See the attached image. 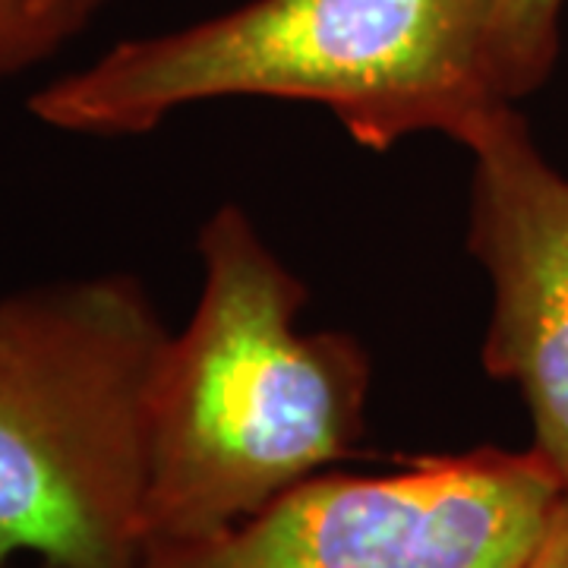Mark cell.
<instances>
[{"label": "cell", "mask_w": 568, "mask_h": 568, "mask_svg": "<svg viewBox=\"0 0 568 568\" xmlns=\"http://www.w3.org/2000/svg\"><path fill=\"white\" fill-rule=\"evenodd\" d=\"M203 291L152 392L145 540L241 525L364 439L369 357L345 332H297L304 282L241 205L200 234Z\"/></svg>", "instance_id": "1"}, {"label": "cell", "mask_w": 568, "mask_h": 568, "mask_svg": "<svg viewBox=\"0 0 568 568\" xmlns=\"http://www.w3.org/2000/svg\"><path fill=\"white\" fill-rule=\"evenodd\" d=\"M496 0H250L222 17L114 44L39 89L29 111L82 136H140L186 104L231 95L328 108L386 152L414 133L458 136L503 102L489 80Z\"/></svg>", "instance_id": "2"}, {"label": "cell", "mask_w": 568, "mask_h": 568, "mask_svg": "<svg viewBox=\"0 0 568 568\" xmlns=\"http://www.w3.org/2000/svg\"><path fill=\"white\" fill-rule=\"evenodd\" d=\"M171 332L133 275L0 297V568H136Z\"/></svg>", "instance_id": "3"}, {"label": "cell", "mask_w": 568, "mask_h": 568, "mask_svg": "<svg viewBox=\"0 0 568 568\" xmlns=\"http://www.w3.org/2000/svg\"><path fill=\"white\" fill-rule=\"evenodd\" d=\"M562 493L534 448L316 474L234 528L145 540L136 568H518Z\"/></svg>", "instance_id": "4"}, {"label": "cell", "mask_w": 568, "mask_h": 568, "mask_svg": "<svg viewBox=\"0 0 568 568\" xmlns=\"http://www.w3.org/2000/svg\"><path fill=\"white\" fill-rule=\"evenodd\" d=\"M455 140L474 155L467 244L493 282L484 369L518 386L530 448L568 489V178L511 102L480 108Z\"/></svg>", "instance_id": "5"}, {"label": "cell", "mask_w": 568, "mask_h": 568, "mask_svg": "<svg viewBox=\"0 0 568 568\" xmlns=\"http://www.w3.org/2000/svg\"><path fill=\"white\" fill-rule=\"evenodd\" d=\"M566 0H496L489 32V80L503 102L540 89L556 67Z\"/></svg>", "instance_id": "6"}, {"label": "cell", "mask_w": 568, "mask_h": 568, "mask_svg": "<svg viewBox=\"0 0 568 568\" xmlns=\"http://www.w3.org/2000/svg\"><path fill=\"white\" fill-rule=\"evenodd\" d=\"M61 44L51 36L41 0H0V80L36 67Z\"/></svg>", "instance_id": "7"}, {"label": "cell", "mask_w": 568, "mask_h": 568, "mask_svg": "<svg viewBox=\"0 0 568 568\" xmlns=\"http://www.w3.org/2000/svg\"><path fill=\"white\" fill-rule=\"evenodd\" d=\"M518 568H568V489L556 499L537 547Z\"/></svg>", "instance_id": "8"}, {"label": "cell", "mask_w": 568, "mask_h": 568, "mask_svg": "<svg viewBox=\"0 0 568 568\" xmlns=\"http://www.w3.org/2000/svg\"><path fill=\"white\" fill-rule=\"evenodd\" d=\"M104 3L108 0H41V13L51 36L58 39V44H63L67 39H73Z\"/></svg>", "instance_id": "9"}, {"label": "cell", "mask_w": 568, "mask_h": 568, "mask_svg": "<svg viewBox=\"0 0 568 568\" xmlns=\"http://www.w3.org/2000/svg\"><path fill=\"white\" fill-rule=\"evenodd\" d=\"M36 568H61V566H51V562H39Z\"/></svg>", "instance_id": "10"}]
</instances>
